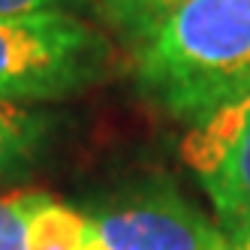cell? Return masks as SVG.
<instances>
[{
  "instance_id": "1",
  "label": "cell",
  "mask_w": 250,
  "mask_h": 250,
  "mask_svg": "<svg viewBox=\"0 0 250 250\" xmlns=\"http://www.w3.org/2000/svg\"><path fill=\"white\" fill-rule=\"evenodd\" d=\"M142 97L199 124L250 94V0H184L133 45Z\"/></svg>"
},
{
  "instance_id": "2",
  "label": "cell",
  "mask_w": 250,
  "mask_h": 250,
  "mask_svg": "<svg viewBox=\"0 0 250 250\" xmlns=\"http://www.w3.org/2000/svg\"><path fill=\"white\" fill-rule=\"evenodd\" d=\"M109 42L76 12L0 15V105H33L91 87Z\"/></svg>"
},
{
  "instance_id": "3",
  "label": "cell",
  "mask_w": 250,
  "mask_h": 250,
  "mask_svg": "<svg viewBox=\"0 0 250 250\" xmlns=\"http://www.w3.org/2000/svg\"><path fill=\"white\" fill-rule=\"evenodd\" d=\"M94 250H238L169 181H142L84 211Z\"/></svg>"
},
{
  "instance_id": "4",
  "label": "cell",
  "mask_w": 250,
  "mask_h": 250,
  "mask_svg": "<svg viewBox=\"0 0 250 250\" xmlns=\"http://www.w3.org/2000/svg\"><path fill=\"white\" fill-rule=\"evenodd\" d=\"M181 157L199 178L217 226L238 250L250 247V94L193 124Z\"/></svg>"
},
{
  "instance_id": "5",
  "label": "cell",
  "mask_w": 250,
  "mask_h": 250,
  "mask_svg": "<svg viewBox=\"0 0 250 250\" xmlns=\"http://www.w3.org/2000/svg\"><path fill=\"white\" fill-rule=\"evenodd\" d=\"M48 112L30 105H0V190L33 175L51 136Z\"/></svg>"
},
{
  "instance_id": "6",
  "label": "cell",
  "mask_w": 250,
  "mask_h": 250,
  "mask_svg": "<svg viewBox=\"0 0 250 250\" xmlns=\"http://www.w3.org/2000/svg\"><path fill=\"white\" fill-rule=\"evenodd\" d=\"M27 250H94L91 220L48 196L27 223Z\"/></svg>"
},
{
  "instance_id": "7",
  "label": "cell",
  "mask_w": 250,
  "mask_h": 250,
  "mask_svg": "<svg viewBox=\"0 0 250 250\" xmlns=\"http://www.w3.org/2000/svg\"><path fill=\"white\" fill-rule=\"evenodd\" d=\"M97 12L124 42H142L184 0H94Z\"/></svg>"
},
{
  "instance_id": "8",
  "label": "cell",
  "mask_w": 250,
  "mask_h": 250,
  "mask_svg": "<svg viewBox=\"0 0 250 250\" xmlns=\"http://www.w3.org/2000/svg\"><path fill=\"white\" fill-rule=\"evenodd\" d=\"M45 199V193L0 196V250H27V223Z\"/></svg>"
},
{
  "instance_id": "9",
  "label": "cell",
  "mask_w": 250,
  "mask_h": 250,
  "mask_svg": "<svg viewBox=\"0 0 250 250\" xmlns=\"http://www.w3.org/2000/svg\"><path fill=\"white\" fill-rule=\"evenodd\" d=\"M87 0H0V15H37V12H76Z\"/></svg>"
},
{
  "instance_id": "10",
  "label": "cell",
  "mask_w": 250,
  "mask_h": 250,
  "mask_svg": "<svg viewBox=\"0 0 250 250\" xmlns=\"http://www.w3.org/2000/svg\"><path fill=\"white\" fill-rule=\"evenodd\" d=\"M247 250H250V247H247Z\"/></svg>"
}]
</instances>
